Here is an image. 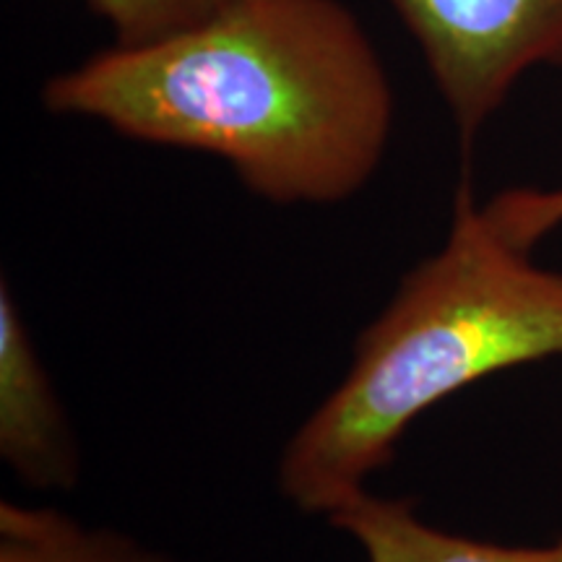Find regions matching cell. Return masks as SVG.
<instances>
[{"mask_svg": "<svg viewBox=\"0 0 562 562\" xmlns=\"http://www.w3.org/2000/svg\"><path fill=\"white\" fill-rule=\"evenodd\" d=\"M45 108L123 136L220 157L271 203L328 206L385 157L393 89L339 0H235L170 40L53 76Z\"/></svg>", "mask_w": 562, "mask_h": 562, "instance_id": "obj_1", "label": "cell"}, {"mask_svg": "<svg viewBox=\"0 0 562 562\" xmlns=\"http://www.w3.org/2000/svg\"><path fill=\"white\" fill-rule=\"evenodd\" d=\"M562 355V273L497 232L461 188L438 252L364 328L344 381L284 446L279 492L331 516L391 463L406 427L442 398L518 364Z\"/></svg>", "mask_w": 562, "mask_h": 562, "instance_id": "obj_2", "label": "cell"}, {"mask_svg": "<svg viewBox=\"0 0 562 562\" xmlns=\"http://www.w3.org/2000/svg\"><path fill=\"white\" fill-rule=\"evenodd\" d=\"M430 68L463 144L516 81L562 66V0H391Z\"/></svg>", "mask_w": 562, "mask_h": 562, "instance_id": "obj_3", "label": "cell"}, {"mask_svg": "<svg viewBox=\"0 0 562 562\" xmlns=\"http://www.w3.org/2000/svg\"><path fill=\"white\" fill-rule=\"evenodd\" d=\"M0 456L34 490L79 484V446L9 281L0 284Z\"/></svg>", "mask_w": 562, "mask_h": 562, "instance_id": "obj_4", "label": "cell"}, {"mask_svg": "<svg viewBox=\"0 0 562 562\" xmlns=\"http://www.w3.org/2000/svg\"><path fill=\"white\" fill-rule=\"evenodd\" d=\"M360 547L364 562H562V539L544 547L480 542L435 529L412 503L360 492L328 516Z\"/></svg>", "mask_w": 562, "mask_h": 562, "instance_id": "obj_5", "label": "cell"}, {"mask_svg": "<svg viewBox=\"0 0 562 562\" xmlns=\"http://www.w3.org/2000/svg\"><path fill=\"white\" fill-rule=\"evenodd\" d=\"M0 562H180L115 529H94L55 508L0 503Z\"/></svg>", "mask_w": 562, "mask_h": 562, "instance_id": "obj_6", "label": "cell"}, {"mask_svg": "<svg viewBox=\"0 0 562 562\" xmlns=\"http://www.w3.org/2000/svg\"><path fill=\"white\" fill-rule=\"evenodd\" d=\"M235 0H89L108 21L117 47H140L170 40L214 19Z\"/></svg>", "mask_w": 562, "mask_h": 562, "instance_id": "obj_7", "label": "cell"}, {"mask_svg": "<svg viewBox=\"0 0 562 562\" xmlns=\"http://www.w3.org/2000/svg\"><path fill=\"white\" fill-rule=\"evenodd\" d=\"M484 214L516 248L529 250L562 224V188H513L495 195Z\"/></svg>", "mask_w": 562, "mask_h": 562, "instance_id": "obj_8", "label": "cell"}]
</instances>
